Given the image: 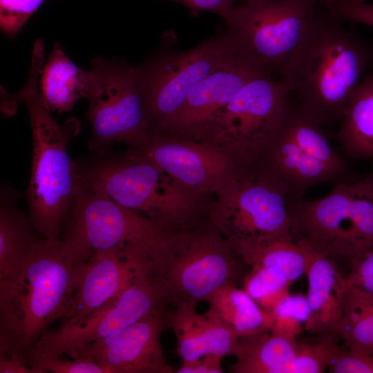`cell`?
Returning <instances> with one entry per match:
<instances>
[{"mask_svg": "<svg viewBox=\"0 0 373 373\" xmlns=\"http://www.w3.org/2000/svg\"><path fill=\"white\" fill-rule=\"evenodd\" d=\"M206 301L238 337L270 332L269 314L236 284L221 287Z\"/></svg>", "mask_w": 373, "mask_h": 373, "instance_id": "4316f807", "label": "cell"}, {"mask_svg": "<svg viewBox=\"0 0 373 373\" xmlns=\"http://www.w3.org/2000/svg\"><path fill=\"white\" fill-rule=\"evenodd\" d=\"M236 256L245 265L275 268L293 283L305 275L307 254L292 238L269 236L228 242Z\"/></svg>", "mask_w": 373, "mask_h": 373, "instance_id": "603a6c76", "label": "cell"}, {"mask_svg": "<svg viewBox=\"0 0 373 373\" xmlns=\"http://www.w3.org/2000/svg\"><path fill=\"white\" fill-rule=\"evenodd\" d=\"M344 23L323 3L280 74L323 124L340 122L354 89L373 75V43Z\"/></svg>", "mask_w": 373, "mask_h": 373, "instance_id": "6da1fadb", "label": "cell"}, {"mask_svg": "<svg viewBox=\"0 0 373 373\" xmlns=\"http://www.w3.org/2000/svg\"><path fill=\"white\" fill-rule=\"evenodd\" d=\"M78 175L90 188L121 206L140 213L170 231L205 218L207 202L186 189L149 160L127 151L120 157L88 166Z\"/></svg>", "mask_w": 373, "mask_h": 373, "instance_id": "5b68a950", "label": "cell"}, {"mask_svg": "<svg viewBox=\"0 0 373 373\" xmlns=\"http://www.w3.org/2000/svg\"><path fill=\"white\" fill-rule=\"evenodd\" d=\"M347 285L373 295V245L348 260Z\"/></svg>", "mask_w": 373, "mask_h": 373, "instance_id": "e575fe53", "label": "cell"}, {"mask_svg": "<svg viewBox=\"0 0 373 373\" xmlns=\"http://www.w3.org/2000/svg\"><path fill=\"white\" fill-rule=\"evenodd\" d=\"M292 95L285 82L257 76L216 112L193 140L226 151L246 169L279 129Z\"/></svg>", "mask_w": 373, "mask_h": 373, "instance_id": "52a82bcc", "label": "cell"}, {"mask_svg": "<svg viewBox=\"0 0 373 373\" xmlns=\"http://www.w3.org/2000/svg\"><path fill=\"white\" fill-rule=\"evenodd\" d=\"M17 195L1 187L0 198V281L15 276L41 240L29 216L17 205Z\"/></svg>", "mask_w": 373, "mask_h": 373, "instance_id": "44dd1931", "label": "cell"}, {"mask_svg": "<svg viewBox=\"0 0 373 373\" xmlns=\"http://www.w3.org/2000/svg\"><path fill=\"white\" fill-rule=\"evenodd\" d=\"M131 152L149 160L180 185L206 198L241 172L234 159L211 144L156 135Z\"/></svg>", "mask_w": 373, "mask_h": 373, "instance_id": "5bb4252c", "label": "cell"}, {"mask_svg": "<svg viewBox=\"0 0 373 373\" xmlns=\"http://www.w3.org/2000/svg\"><path fill=\"white\" fill-rule=\"evenodd\" d=\"M270 317V332L291 340L305 330L309 316L306 296L288 294L268 313Z\"/></svg>", "mask_w": 373, "mask_h": 373, "instance_id": "f546056e", "label": "cell"}, {"mask_svg": "<svg viewBox=\"0 0 373 373\" xmlns=\"http://www.w3.org/2000/svg\"><path fill=\"white\" fill-rule=\"evenodd\" d=\"M292 283L280 270L265 267H251L242 279V289L265 312L269 313L289 294Z\"/></svg>", "mask_w": 373, "mask_h": 373, "instance_id": "f1b7e54d", "label": "cell"}, {"mask_svg": "<svg viewBox=\"0 0 373 373\" xmlns=\"http://www.w3.org/2000/svg\"><path fill=\"white\" fill-rule=\"evenodd\" d=\"M34 49L28 78L22 89L10 94L1 90V110L14 113L18 102L25 105L32 137L30 180L27 191L29 218L41 237L58 238L75 195L77 164L70 160L68 144L80 129L79 121L70 117L59 124L44 104L37 85L44 53Z\"/></svg>", "mask_w": 373, "mask_h": 373, "instance_id": "3957f363", "label": "cell"}, {"mask_svg": "<svg viewBox=\"0 0 373 373\" xmlns=\"http://www.w3.org/2000/svg\"><path fill=\"white\" fill-rule=\"evenodd\" d=\"M314 344L298 343L293 358L283 367L281 373H322L328 368L338 347L336 339L323 336Z\"/></svg>", "mask_w": 373, "mask_h": 373, "instance_id": "4dcf8cb0", "label": "cell"}, {"mask_svg": "<svg viewBox=\"0 0 373 373\" xmlns=\"http://www.w3.org/2000/svg\"><path fill=\"white\" fill-rule=\"evenodd\" d=\"M212 196L205 218L228 242L269 236L292 238L288 198L267 178L242 171Z\"/></svg>", "mask_w": 373, "mask_h": 373, "instance_id": "7c38bea8", "label": "cell"}, {"mask_svg": "<svg viewBox=\"0 0 373 373\" xmlns=\"http://www.w3.org/2000/svg\"><path fill=\"white\" fill-rule=\"evenodd\" d=\"M307 254L309 316L305 330L336 340L340 338L347 283L334 258L318 253L300 240Z\"/></svg>", "mask_w": 373, "mask_h": 373, "instance_id": "d6986e66", "label": "cell"}, {"mask_svg": "<svg viewBox=\"0 0 373 373\" xmlns=\"http://www.w3.org/2000/svg\"><path fill=\"white\" fill-rule=\"evenodd\" d=\"M165 310L166 326L173 331L176 350L182 362L195 360L206 354L235 356L239 337L211 308L204 314L196 306L175 304Z\"/></svg>", "mask_w": 373, "mask_h": 373, "instance_id": "ffe728a7", "label": "cell"}, {"mask_svg": "<svg viewBox=\"0 0 373 373\" xmlns=\"http://www.w3.org/2000/svg\"><path fill=\"white\" fill-rule=\"evenodd\" d=\"M269 74L235 54L202 79L153 135L193 140L198 132L253 78ZM270 75V74H269ZM152 136V137H153Z\"/></svg>", "mask_w": 373, "mask_h": 373, "instance_id": "2e32d148", "label": "cell"}, {"mask_svg": "<svg viewBox=\"0 0 373 373\" xmlns=\"http://www.w3.org/2000/svg\"><path fill=\"white\" fill-rule=\"evenodd\" d=\"M28 361L34 373H108L107 370L88 358L61 359L59 356H47L31 351Z\"/></svg>", "mask_w": 373, "mask_h": 373, "instance_id": "1f68e13d", "label": "cell"}, {"mask_svg": "<svg viewBox=\"0 0 373 373\" xmlns=\"http://www.w3.org/2000/svg\"><path fill=\"white\" fill-rule=\"evenodd\" d=\"M322 0H240L224 22L236 54L280 75Z\"/></svg>", "mask_w": 373, "mask_h": 373, "instance_id": "ba28073f", "label": "cell"}, {"mask_svg": "<svg viewBox=\"0 0 373 373\" xmlns=\"http://www.w3.org/2000/svg\"><path fill=\"white\" fill-rule=\"evenodd\" d=\"M62 238L86 261L97 251L146 256L170 231L146 216L126 209L82 181L79 175Z\"/></svg>", "mask_w": 373, "mask_h": 373, "instance_id": "9c48e42d", "label": "cell"}, {"mask_svg": "<svg viewBox=\"0 0 373 373\" xmlns=\"http://www.w3.org/2000/svg\"><path fill=\"white\" fill-rule=\"evenodd\" d=\"M280 126L245 171L276 184L289 202L302 199L309 189L317 184L350 179L302 150Z\"/></svg>", "mask_w": 373, "mask_h": 373, "instance_id": "e0dca14e", "label": "cell"}, {"mask_svg": "<svg viewBox=\"0 0 373 373\" xmlns=\"http://www.w3.org/2000/svg\"><path fill=\"white\" fill-rule=\"evenodd\" d=\"M363 1H365V0H363Z\"/></svg>", "mask_w": 373, "mask_h": 373, "instance_id": "ab89813d", "label": "cell"}, {"mask_svg": "<svg viewBox=\"0 0 373 373\" xmlns=\"http://www.w3.org/2000/svg\"><path fill=\"white\" fill-rule=\"evenodd\" d=\"M166 326L164 305L122 330L70 355L94 360L108 373H174L165 358L160 334Z\"/></svg>", "mask_w": 373, "mask_h": 373, "instance_id": "9a60e30c", "label": "cell"}, {"mask_svg": "<svg viewBox=\"0 0 373 373\" xmlns=\"http://www.w3.org/2000/svg\"><path fill=\"white\" fill-rule=\"evenodd\" d=\"M222 356L215 354H206L195 360L182 362L175 373H222Z\"/></svg>", "mask_w": 373, "mask_h": 373, "instance_id": "74e56055", "label": "cell"}, {"mask_svg": "<svg viewBox=\"0 0 373 373\" xmlns=\"http://www.w3.org/2000/svg\"><path fill=\"white\" fill-rule=\"evenodd\" d=\"M340 338L349 350L373 354V295L347 284Z\"/></svg>", "mask_w": 373, "mask_h": 373, "instance_id": "83f0119b", "label": "cell"}, {"mask_svg": "<svg viewBox=\"0 0 373 373\" xmlns=\"http://www.w3.org/2000/svg\"><path fill=\"white\" fill-rule=\"evenodd\" d=\"M327 370L332 373H373V354L338 346Z\"/></svg>", "mask_w": 373, "mask_h": 373, "instance_id": "d590c367", "label": "cell"}, {"mask_svg": "<svg viewBox=\"0 0 373 373\" xmlns=\"http://www.w3.org/2000/svg\"><path fill=\"white\" fill-rule=\"evenodd\" d=\"M323 125L309 111L298 102L291 101L280 128L286 136L307 154L344 177L351 178L345 160L331 145Z\"/></svg>", "mask_w": 373, "mask_h": 373, "instance_id": "d4e9b609", "label": "cell"}, {"mask_svg": "<svg viewBox=\"0 0 373 373\" xmlns=\"http://www.w3.org/2000/svg\"><path fill=\"white\" fill-rule=\"evenodd\" d=\"M294 240L347 261L373 245V173L332 184L325 196L289 202Z\"/></svg>", "mask_w": 373, "mask_h": 373, "instance_id": "8992f818", "label": "cell"}, {"mask_svg": "<svg viewBox=\"0 0 373 373\" xmlns=\"http://www.w3.org/2000/svg\"><path fill=\"white\" fill-rule=\"evenodd\" d=\"M169 300L166 285L144 269L113 299L90 316L45 331L32 350L47 356H70L93 342L134 323Z\"/></svg>", "mask_w": 373, "mask_h": 373, "instance_id": "4fadbf2b", "label": "cell"}, {"mask_svg": "<svg viewBox=\"0 0 373 373\" xmlns=\"http://www.w3.org/2000/svg\"><path fill=\"white\" fill-rule=\"evenodd\" d=\"M87 261L58 238L41 239L0 281V354L27 357L77 289Z\"/></svg>", "mask_w": 373, "mask_h": 373, "instance_id": "7a4b0ae2", "label": "cell"}, {"mask_svg": "<svg viewBox=\"0 0 373 373\" xmlns=\"http://www.w3.org/2000/svg\"><path fill=\"white\" fill-rule=\"evenodd\" d=\"M39 93L46 107L59 113L70 111L82 97H87L89 70L78 68L55 42L41 68Z\"/></svg>", "mask_w": 373, "mask_h": 373, "instance_id": "7402d4cb", "label": "cell"}, {"mask_svg": "<svg viewBox=\"0 0 373 373\" xmlns=\"http://www.w3.org/2000/svg\"><path fill=\"white\" fill-rule=\"evenodd\" d=\"M336 134L343 155L373 158V75L354 90Z\"/></svg>", "mask_w": 373, "mask_h": 373, "instance_id": "cb8c5ba5", "label": "cell"}, {"mask_svg": "<svg viewBox=\"0 0 373 373\" xmlns=\"http://www.w3.org/2000/svg\"><path fill=\"white\" fill-rule=\"evenodd\" d=\"M88 70L89 149L104 153L117 142L130 148L149 142L152 137L135 68L119 59L97 56Z\"/></svg>", "mask_w": 373, "mask_h": 373, "instance_id": "30bf717a", "label": "cell"}, {"mask_svg": "<svg viewBox=\"0 0 373 373\" xmlns=\"http://www.w3.org/2000/svg\"><path fill=\"white\" fill-rule=\"evenodd\" d=\"M181 4L193 14L202 11L211 12L220 16L224 21L229 15L234 6L240 0H167Z\"/></svg>", "mask_w": 373, "mask_h": 373, "instance_id": "8d00e7d4", "label": "cell"}, {"mask_svg": "<svg viewBox=\"0 0 373 373\" xmlns=\"http://www.w3.org/2000/svg\"><path fill=\"white\" fill-rule=\"evenodd\" d=\"M242 265L206 218L166 233L144 258L148 272L166 285L168 301L195 306L221 287L236 285Z\"/></svg>", "mask_w": 373, "mask_h": 373, "instance_id": "277c9868", "label": "cell"}, {"mask_svg": "<svg viewBox=\"0 0 373 373\" xmlns=\"http://www.w3.org/2000/svg\"><path fill=\"white\" fill-rule=\"evenodd\" d=\"M144 269L138 256L126 257L115 250L94 253L77 289L57 316L59 325L74 323L93 314L129 285Z\"/></svg>", "mask_w": 373, "mask_h": 373, "instance_id": "ac0fdd59", "label": "cell"}, {"mask_svg": "<svg viewBox=\"0 0 373 373\" xmlns=\"http://www.w3.org/2000/svg\"><path fill=\"white\" fill-rule=\"evenodd\" d=\"M298 341L270 332L239 337L233 373H281L294 356Z\"/></svg>", "mask_w": 373, "mask_h": 373, "instance_id": "484cf974", "label": "cell"}, {"mask_svg": "<svg viewBox=\"0 0 373 373\" xmlns=\"http://www.w3.org/2000/svg\"><path fill=\"white\" fill-rule=\"evenodd\" d=\"M1 373H34L31 367L25 364L23 357L17 356L0 355Z\"/></svg>", "mask_w": 373, "mask_h": 373, "instance_id": "f35d334b", "label": "cell"}, {"mask_svg": "<svg viewBox=\"0 0 373 373\" xmlns=\"http://www.w3.org/2000/svg\"><path fill=\"white\" fill-rule=\"evenodd\" d=\"M326 8L343 22L373 28V4L363 0H323Z\"/></svg>", "mask_w": 373, "mask_h": 373, "instance_id": "836d02e7", "label": "cell"}, {"mask_svg": "<svg viewBox=\"0 0 373 373\" xmlns=\"http://www.w3.org/2000/svg\"><path fill=\"white\" fill-rule=\"evenodd\" d=\"M235 54L225 32L187 50L160 55L135 66L151 136L202 79Z\"/></svg>", "mask_w": 373, "mask_h": 373, "instance_id": "8fae6325", "label": "cell"}, {"mask_svg": "<svg viewBox=\"0 0 373 373\" xmlns=\"http://www.w3.org/2000/svg\"><path fill=\"white\" fill-rule=\"evenodd\" d=\"M45 0H0V27L3 34L15 37Z\"/></svg>", "mask_w": 373, "mask_h": 373, "instance_id": "d6a6232c", "label": "cell"}]
</instances>
